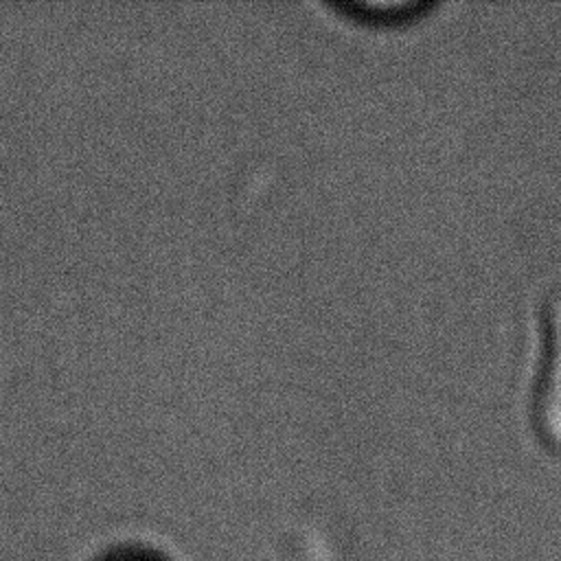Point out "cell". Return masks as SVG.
<instances>
[{
  "label": "cell",
  "instance_id": "6da1fadb",
  "mask_svg": "<svg viewBox=\"0 0 561 561\" xmlns=\"http://www.w3.org/2000/svg\"><path fill=\"white\" fill-rule=\"evenodd\" d=\"M112 561H151V559H145V557H121V559H112Z\"/></svg>",
  "mask_w": 561,
  "mask_h": 561
}]
</instances>
